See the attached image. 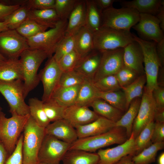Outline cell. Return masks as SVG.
<instances>
[{
	"instance_id": "1",
	"label": "cell",
	"mask_w": 164,
	"mask_h": 164,
	"mask_svg": "<svg viewBox=\"0 0 164 164\" xmlns=\"http://www.w3.org/2000/svg\"><path fill=\"white\" fill-rule=\"evenodd\" d=\"M19 60L22 65L25 98L38 85L40 81L37 72L43 61L48 58L46 53L40 49L29 48L21 54Z\"/></svg>"
},
{
	"instance_id": "2",
	"label": "cell",
	"mask_w": 164,
	"mask_h": 164,
	"mask_svg": "<svg viewBox=\"0 0 164 164\" xmlns=\"http://www.w3.org/2000/svg\"><path fill=\"white\" fill-rule=\"evenodd\" d=\"M125 129L115 126L108 131L98 135L78 138L71 144L69 149H80L94 152L97 150L114 144L120 145L128 139Z\"/></svg>"
},
{
	"instance_id": "3",
	"label": "cell",
	"mask_w": 164,
	"mask_h": 164,
	"mask_svg": "<svg viewBox=\"0 0 164 164\" xmlns=\"http://www.w3.org/2000/svg\"><path fill=\"white\" fill-rule=\"evenodd\" d=\"M12 115L7 118L4 112H0V142L9 155L15 149L30 116L29 114L21 115L15 113Z\"/></svg>"
},
{
	"instance_id": "4",
	"label": "cell",
	"mask_w": 164,
	"mask_h": 164,
	"mask_svg": "<svg viewBox=\"0 0 164 164\" xmlns=\"http://www.w3.org/2000/svg\"><path fill=\"white\" fill-rule=\"evenodd\" d=\"M23 134V164H38V152L46 135L45 128L39 125L30 116Z\"/></svg>"
},
{
	"instance_id": "5",
	"label": "cell",
	"mask_w": 164,
	"mask_h": 164,
	"mask_svg": "<svg viewBox=\"0 0 164 164\" xmlns=\"http://www.w3.org/2000/svg\"><path fill=\"white\" fill-rule=\"evenodd\" d=\"M94 50L101 52L124 48L135 41L130 31L101 27L93 33Z\"/></svg>"
},
{
	"instance_id": "6",
	"label": "cell",
	"mask_w": 164,
	"mask_h": 164,
	"mask_svg": "<svg viewBox=\"0 0 164 164\" xmlns=\"http://www.w3.org/2000/svg\"><path fill=\"white\" fill-rule=\"evenodd\" d=\"M67 24V20H60L54 28L27 39L29 48L43 50L48 59L52 57L65 36Z\"/></svg>"
},
{
	"instance_id": "7",
	"label": "cell",
	"mask_w": 164,
	"mask_h": 164,
	"mask_svg": "<svg viewBox=\"0 0 164 164\" xmlns=\"http://www.w3.org/2000/svg\"><path fill=\"white\" fill-rule=\"evenodd\" d=\"M139 18L140 13L133 9L112 6L102 11V27L130 31Z\"/></svg>"
},
{
	"instance_id": "8",
	"label": "cell",
	"mask_w": 164,
	"mask_h": 164,
	"mask_svg": "<svg viewBox=\"0 0 164 164\" xmlns=\"http://www.w3.org/2000/svg\"><path fill=\"white\" fill-rule=\"evenodd\" d=\"M135 41L140 45L143 56L144 70L146 77L145 87L152 91L159 85L158 77L159 68L161 67L156 50V43L144 40L134 35Z\"/></svg>"
},
{
	"instance_id": "9",
	"label": "cell",
	"mask_w": 164,
	"mask_h": 164,
	"mask_svg": "<svg viewBox=\"0 0 164 164\" xmlns=\"http://www.w3.org/2000/svg\"><path fill=\"white\" fill-rule=\"evenodd\" d=\"M22 80H0V93L9 105V112L21 115L29 114L28 105L25 102Z\"/></svg>"
},
{
	"instance_id": "10",
	"label": "cell",
	"mask_w": 164,
	"mask_h": 164,
	"mask_svg": "<svg viewBox=\"0 0 164 164\" xmlns=\"http://www.w3.org/2000/svg\"><path fill=\"white\" fill-rule=\"evenodd\" d=\"M71 144L46 134L39 149V163L60 164Z\"/></svg>"
},
{
	"instance_id": "11",
	"label": "cell",
	"mask_w": 164,
	"mask_h": 164,
	"mask_svg": "<svg viewBox=\"0 0 164 164\" xmlns=\"http://www.w3.org/2000/svg\"><path fill=\"white\" fill-rule=\"evenodd\" d=\"M29 48L27 39L15 29L0 32V52L6 59H19L22 53Z\"/></svg>"
},
{
	"instance_id": "12",
	"label": "cell",
	"mask_w": 164,
	"mask_h": 164,
	"mask_svg": "<svg viewBox=\"0 0 164 164\" xmlns=\"http://www.w3.org/2000/svg\"><path fill=\"white\" fill-rule=\"evenodd\" d=\"M63 72L58 63L53 56L49 58L44 67L38 74L40 80L42 83L43 93L42 101L44 102L50 100L59 85Z\"/></svg>"
},
{
	"instance_id": "13",
	"label": "cell",
	"mask_w": 164,
	"mask_h": 164,
	"mask_svg": "<svg viewBox=\"0 0 164 164\" xmlns=\"http://www.w3.org/2000/svg\"><path fill=\"white\" fill-rule=\"evenodd\" d=\"M138 111L133 125L132 132L135 138L149 123L154 121L156 105L152 94L144 87Z\"/></svg>"
},
{
	"instance_id": "14",
	"label": "cell",
	"mask_w": 164,
	"mask_h": 164,
	"mask_svg": "<svg viewBox=\"0 0 164 164\" xmlns=\"http://www.w3.org/2000/svg\"><path fill=\"white\" fill-rule=\"evenodd\" d=\"M102 52L100 64L93 82L107 76L115 75L124 66V48Z\"/></svg>"
},
{
	"instance_id": "15",
	"label": "cell",
	"mask_w": 164,
	"mask_h": 164,
	"mask_svg": "<svg viewBox=\"0 0 164 164\" xmlns=\"http://www.w3.org/2000/svg\"><path fill=\"white\" fill-rule=\"evenodd\" d=\"M132 28L144 40H151L157 43L164 39L163 32L160 27L159 22L155 15L140 13L138 22Z\"/></svg>"
},
{
	"instance_id": "16",
	"label": "cell",
	"mask_w": 164,
	"mask_h": 164,
	"mask_svg": "<svg viewBox=\"0 0 164 164\" xmlns=\"http://www.w3.org/2000/svg\"><path fill=\"white\" fill-rule=\"evenodd\" d=\"M135 138L132 133L130 137L124 143L112 148L98 150L97 153L99 160L97 164H114L123 157L128 155H131Z\"/></svg>"
},
{
	"instance_id": "17",
	"label": "cell",
	"mask_w": 164,
	"mask_h": 164,
	"mask_svg": "<svg viewBox=\"0 0 164 164\" xmlns=\"http://www.w3.org/2000/svg\"><path fill=\"white\" fill-rule=\"evenodd\" d=\"M99 117L88 107L73 104L66 108L63 119L75 128L91 123Z\"/></svg>"
},
{
	"instance_id": "18",
	"label": "cell",
	"mask_w": 164,
	"mask_h": 164,
	"mask_svg": "<svg viewBox=\"0 0 164 164\" xmlns=\"http://www.w3.org/2000/svg\"><path fill=\"white\" fill-rule=\"evenodd\" d=\"M123 60L125 66L138 75L144 74L142 51L137 42L134 41L124 48Z\"/></svg>"
},
{
	"instance_id": "19",
	"label": "cell",
	"mask_w": 164,
	"mask_h": 164,
	"mask_svg": "<svg viewBox=\"0 0 164 164\" xmlns=\"http://www.w3.org/2000/svg\"><path fill=\"white\" fill-rule=\"evenodd\" d=\"M45 132L46 134L70 144L78 139L76 128L64 119L50 123Z\"/></svg>"
},
{
	"instance_id": "20",
	"label": "cell",
	"mask_w": 164,
	"mask_h": 164,
	"mask_svg": "<svg viewBox=\"0 0 164 164\" xmlns=\"http://www.w3.org/2000/svg\"><path fill=\"white\" fill-rule=\"evenodd\" d=\"M102 52L93 50L82 57L74 69L86 79L93 82L100 66Z\"/></svg>"
},
{
	"instance_id": "21",
	"label": "cell",
	"mask_w": 164,
	"mask_h": 164,
	"mask_svg": "<svg viewBox=\"0 0 164 164\" xmlns=\"http://www.w3.org/2000/svg\"><path fill=\"white\" fill-rule=\"evenodd\" d=\"M114 127L115 122L99 116L94 121L75 128L78 138H81L105 133Z\"/></svg>"
},
{
	"instance_id": "22",
	"label": "cell",
	"mask_w": 164,
	"mask_h": 164,
	"mask_svg": "<svg viewBox=\"0 0 164 164\" xmlns=\"http://www.w3.org/2000/svg\"><path fill=\"white\" fill-rule=\"evenodd\" d=\"M85 15V0H77L67 20L65 36H74L84 26Z\"/></svg>"
},
{
	"instance_id": "23",
	"label": "cell",
	"mask_w": 164,
	"mask_h": 164,
	"mask_svg": "<svg viewBox=\"0 0 164 164\" xmlns=\"http://www.w3.org/2000/svg\"><path fill=\"white\" fill-rule=\"evenodd\" d=\"M99 160L97 153L80 149H69L64 156L62 164H97Z\"/></svg>"
},
{
	"instance_id": "24",
	"label": "cell",
	"mask_w": 164,
	"mask_h": 164,
	"mask_svg": "<svg viewBox=\"0 0 164 164\" xmlns=\"http://www.w3.org/2000/svg\"><path fill=\"white\" fill-rule=\"evenodd\" d=\"M123 7L133 9L139 13L148 14L155 15L160 8L164 5L163 0H134L131 1L119 0Z\"/></svg>"
},
{
	"instance_id": "25",
	"label": "cell",
	"mask_w": 164,
	"mask_h": 164,
	"mask_svg": "<svg viewBox=\"0 0 164 164\" xmlns=\"http://www.w3.org/2000/svg\"><path fill=\"white\" fill-rule=\"evenodd\" d=\"M86 15L84 26L93 33L99 30L102 23V11L95 0H85Z\"/></svg>"
},
{
	"instance_id": "26",
	"label": "cell",
	"mask_w": 164,
	"mask_h": 164,
	"mask_svg": "<svg viewBox=\"0 0 164 164\" xmlns=\"http://www.w3.org/2000/svg\"><path fill=\"white\" fill-rule=\"evenodd\" d=\"M75 49L81 58L94 50L93 33L85 26L74 36Z\"/></svg>"
},
{
	"instance_id": "27",
	"label": "cell",
	"mask_w": 164,
	"mask_h": 164,
	"mask_svg": "<svg viewBox=\"0 0 164 164\" xmlns=\"http://www.w3.org/2000/svg\"><path fill=\"white\" fill-rule=\"evenodd\" d=\"M23 80L22 68L19 59L6 60L0 64V80Z\"/></svg>"
},
{
	"instance_id": "28",
	"label": "cell",
	"mask_w": 164,
	"mask_h": 164,
	"mask_svg": "<svg viewBox=\"0 0 164 164\" xmlns=\"http://www.w3.org/2000/svg\"><path fill=\"white\" fill-rule=\"evenodd\" d=\"M27 19L50 28H54L60 20L54 9L45 10L29 9Z\"/></svg>"
},
{
	"instance_id": "29",
	"label": "cell",
	"mask_w": 164,
	"mask_h": 164,
	"mask_svg": "<svg viewBox=\"0 0 164 164\" xmlns=\"http://www.w3.org/2000/svg\"><path fill=\"white\" fill-rule=\"evenodd\" d=\"M93 111L99 116L115 123L123 115V112L100 98L94 100L90 105Z\"/></svg>"
},
{
	"instance_id": "30",
	"label": "cell",
	"mask_w": 164,
	"mask_h": 164,
	"mask_svg": "<svg viewBox=\"0 0 164 164\" xmlns=\"http://www.w3.org/2000/svg\"><path fill=\"white\" fill-rule=\"evenodd\" d=\"M80 85L69 87H58L50 99L65 107L74 104Z\"/></svg>"
},
{
	"instance_id": "31",
	"label": "cell",
	"mask_w": 164,
	"mask_h": 164,
	"mask_svg": "<svg viewBox=\"0 0 164 164\" xmlns=\"http://www.w3.org/2000/svg\"><path fill=\"white\" fill-rule=\"evenodd\" d=\"M141 101V97L134 99L130 103L126 112L115 123V126L122 127L125 129L128 138L132 134L133 124L137 115Z\"/></svg>"
},
{
	"instance_id": "32",
	"label": "cell",
	"mask_w": 164,
	"mask_h": 164,
	"mask_svg": "<svg viewBox=\"0 0 164 164\" xmlns=\"http://www.w3.org/2000/svg\"><path fill=\"white\" fill-rule=\"evenodd\" d=\"M98 91L93 82L86 79L80 85L74 104L90 107L91 104L97 98Z\"/></svg>"
},
{
	"instance_id": "33",
	"label": "cell",
	"mask_w": 164,
	"mask_h": 164,
	"mask_svg": "<svg viewBox=\"0 0 164 164\" xmlns=\"http://www.w3.org/2000/svg\"><path fill=\"white\" fill-rule=\"evenodd\" d=\"M146 82L145 74H143L138 76L130 84L121 88L125 97L127 110L130 103L134 99L142 97Z\"/></svg>"
},
{
	"instance_id": "34",
	"label": "cell",
	"mask_w": 164,
	"mask_h": 164,
	"mask_svg": "<svg viewBox=\"0 0 164 164\" xmlns=\"http://www.w3.org/2000/svg\"><path fill=\"white\" fill-rule=\"evenodd\" d=\"M154 121L148 124L135 138L133 148L131 156L137 155L152 143L151 139L154 128Z\"/></svg>"
},
{
	"instance_id": "35",
	"label": "cell",
	"mask_w": 164,
	"mask_h": 164,
	"mask_svg": "<svg viewBox=\"0 0 164 164\" xmlns=\"http://www.w3.org/2000/svg\"><path fill=\"white\" fill-rule=\"evenodd\" d=\"M29 114L34 121L39 126L45 128L50 123L43 107V102L36 97L29 100Z\"/></svg>"
},
{
	"instance_id": "36",
	"label": "cell",
	"mask_w": 164,
	"mask_h": 164,
	"mask_svg": "<svg viewBox=\"0 0 164 164\" xmlns=\"http://www.w3.org/2000/svg\"><path fill=\"white\" fill-rule=\"evenodd\" d=\"M164 147V142L152 143L137 155L132 156V161L134 164H150L155 161L157 152Z\"/></svg>"
},
{
	"instance_id": "37",
	"label": "cell",
	"mask_w": 164,
	"mask_h": 164,
	"mask_svg": "<svg viewBox=\"0 0 164 164\" xmlns=\"http://www.w3.org/2000/svg\"><path fill=\"white\" fill-rule=\"evenodd\" d=\"M97 97L104 100L123 112L127 110L125 97L123 91L121 90L108 92H102L98 91Z\"/></svg>"
},
{
	"instance_id": "38",
	"label": "cell",
	"mask_w": 164,
	"mask_h": 164,
	"mask_svg": "<svg viewBox=\"0 0 164 164\" xmlns=\"http://www.w3.org/2000/svg\"><path fill=\"white\" fill-rule=\"evenodd\" d=\"M29 9L25 4L22 5L9 15L4 22L10 29H16L27 19Z\"/></svg>"
},
{
	"instance_id": "39",
	"label": "cell",
	"mask_w": 164,
	"mask_h": 164,
	"mask_svg": "<svg viewBox=\"0 0 164 164\" xmlns=\"http://www.w3.org/2000/svg\"><path fill=\"white\" fill-rule=\"evenodd\" d=\"M48 28L32 20L27 19L16 30L21 36L28 39L46 31Z\"/></svg>"
},
{
	"instance_id": "40",
	"label": "cell",
	"mask_w": 164,
	"mask_h": 164,
	"mask_svg": "<svg viewBox=\"0 0 164 164\" xmlns=\"http://www.w3.org/2000/svg\"><path fill=\"white\" fill-rule=\"evenodd\" d=\"M86 79L74 70L63 71L58 87H69L80 85Z\"/></svg>"
},
{
	"instance_id": "41",
	"label": "cell",
	"mask_w": 164,
	"mask_h": 164,
	"mask_svg": "<svg viewBox=\"0 0 164 164\" xmlns=\"http://www.w3.org/2000/svg\"><path fill=\"white\" fill-rule=\"evenodd\" d=\"M43 107L50 122L63 119L64 111L66 107L59 105L51 99L43 102Z\"/></svg>"
},
{
	"instance_id": "42",
	"label": "cell",
	"mask_w": 164,
	"mask_h": 164,
	"mask_svg": "<svg viewBox=\"0 0 164 164\" xmlns=\"http://www.w3.org/2000/svg\"><path fill=\"white\" fill-rule=\"evenodd\" d=\"M93 82L98 90L102 92L116 91L121 89L115 75L107 76Z\"/></svg>"
},
{
	"instance_id": "43",
	"label": "cell",
	"mask_w": 164,
	"mask_h": 164,
	"mask_svg": "<svg viewBox=\"0 0 164 164\" xmlns=\"http://www.w3.org/2000/svg\"><path fill=\"white\" fill-rule=\"evenodd\" d=\"M77 0H55L54 9L61 20H68Z\"/></svg>"
},
{
	"instance_id": "44",
	"label": "cell",
	"mask_w": 164,
	"mask_h": 164,
	"mask_svg": "<svg viewBox=\"0 0 164 164\" xmlns=\"http://www.w3.org/2000/svg\"><path fill=\"white\" fill-rule=\"evenodd\" d=\"M75 49L74 36H65L58 45L53 56L58 62L63 56Z\"/></svg>"
},
{
	"instance_id": "45",
	"label": "cell",
	"mask_w": 164,
	"mask_h": 164,
	"mask_svg": "<svg viewBox=\"0 0 164 164\" xmlns=\"http://www.w3.org/2000/svg\"><path fill=\"white\" fill-rule=\"evenodd\" d=\"M81 57L75 49L63 56L58 62L63 71L74 70Z\"/></svg>"
},
{
	"instance_id": "46",
	"label": "cell",
	"mask_w": 164,
	"mask_h": 164,
	"mask_svg": "<svg viewBox=\"0 0 164 164\" xmlns=\"http://www.w3.org/2000/svg\"><path fill=\"white\" fill-rule=\"evenodd\" d=\"M138 75L135 71L124 66L115 75L121 88L133 82Z\"/></svg>"
},
{
	"instance_id": "47",
	"label": "cell",
	"mask_w": 164,
	"mask_h": 164,
	"mask_svg": "<svg viewBox=\"0 0 164 164\" xmlns=\"http://www.w3.org/2000/svg\"><path fill=\"white\" fill-rule=\"evenodd\" d=\"M23 134L19 137L12 154L8 158L5 164H23Z\"/></svg>"
},
{
	"instance_id": "48",
	"label": "cell",
	"mask_w": 164,
	"mask_h": 164,
	"mask_svg": "<svg viewBox=\"0 0 164 164\" xmlns=\"http://www.w3.org/2000/svg\"><path fill=\"white\" fill-rule=\"evenodd\" d=\"M55 0H28L26 4L29 9L45 10L54 9Z\"/></svg>"
},
{
	"instance_id": "49",
	"label": "cell",
	"mask_w": 164,
	"mask_h": 164,
	"mask_svg": "<svg viewBox=\"0 0 164 164\" xmlns=\"http://www.w3.org/2000/svg\"><path fill=\"white\" fill-rule=\"evenodd\" d=\"M152 94L156 105V109H164V87L158 85L153 89Z\"/></svg>"
},
{
	"instance_id": "50",
	"label": "cell",
	"mask_w": 164,
	"mask_h": 164,
	"mask_svg": "<svg viewBox=\"0 0 164 164\" xmlns=\"http://www.w3.org/2000/svg\"><path fill=\"white\" fill-rule=\"evenodd\" d=\"M164 140V123L155 122L152 138V143L163 142Z\"/></svg>"
},
{
	"instance_id": "51",
	"label": "cell",
	"mask_w": 164,
	"mask_h": 164,
	"mask_svg": "<svg viewBox=\"0 0 164 164\" xmlns=\"http://www.w3.org/2000/svg\"><path fill=\"white\" fill-rule=\"evenodd\" d=\"M20 6L9 5L0 3V22H4L9 15L18 9Z\"/></svg>"
},
{
	"instance_id": "52",
	"label": "cell",
	"mask_w": 164,
	"mask_h": 164,
	"mask_svg": "<svg viewBox=\"0 0 164 164\" xmlns=\"http://www.w3.org/2000/svg\"><path fill=\"white\" fill-rule=\"evenodd\" d=\"M156 52L161 67H163L164 63V39L156 43Z\"/></svg>"
},
{
	"instance_id": "53",
	"label": "cell",
	"mask_w": 164,
	"mask_h": 164,
	"mask_svg": "<svg viewBox=\"0 0 164 164\" xmlns=\"http://www.w3.org/2000/svg\"><path fill=\"white\" fill-rule=\"evenodd\" d=\"M116 1L115 0H95L98 8L102 11L112 7L113 3Z\"/></svg>"
},
{
	"instance_id": "54",
	"label": "cell",
	"mask_w": 164,
	"mask_h": 164,
	"mask_svg": "<svg viewBox=\"0 0 164 164\" xmlns=\"http://www.w3.org/2000/svg\"><path fill=\"white\" fill-rule=\"evenodd\" d=\"M9 155L3 145L0 142V164H5Z\"/></svg>"
},
{
	"instance_id": "55",
	"label": "cell",
	"mask_w": 164,
	"mask_h": 164,
	"mask_svg": "<svg viewBox=\"0 0 164 164\" xmlns=\"http://www.w3.org/2000/svg\"><path fill=\"white\" fill-rule=\"evenodd\" d=\"M159 20L160 22V26L161 29L164 31V5L160 8L158 12L155 15Z\"/></svg>"
},
{
	"instance_id": "56",
	"label": "cell",
	"mask_w": 164,
	"mask_h": 164,
	"mask_svg": "<svg viewBox=\"0 0 164 164\" xmlns=\"http://www.w3.org/2000/svg\"><path fill=\"white\" fill-rule=\"evenodd\" d=\"M154 120L156 122L164 123V109L161 110L156 109Z\"/></svg>"
},
{
	"instance_id": "57",
	"label": "cell",
	"mask_w": 164,
	"mask_h": 164,
	"mask_svg": "<svg viewBox=\"0 0 164 164\" xmlns=\"http://www.w3.org/2000/svg\"><path fill=\"white\" fill-rule=\"evenodd\" d=\"M132 156L130 155L122 157L114 164H134L132 160Z\"/></svg>"
},
{
	"instance_id": "58",
	"label": "cell",
	"mask_w": 164,
	"mask_h": 164,
	"mask_svg": "<svg viewBox=\"0 0 164 164\" xmlns=\"http://www.w3.org/2000/svg\"><path fill=\"white\" fill-rule=\"evenodd\" d=\"M9 29L6 24L5 22H0V32Z\"/></svg>"
},
{
	"instance_id": "59",
	"label": "cell",
	"mask_w": 164,
	"mask_h": 164,
	"mask_svg": "<svg viewBox=\"0 0 164 164\" xmlns=\"http://www.w3.org/2000/svg\"><path fill=\"white\" fill-rule=\"evenodd\" d=\"M158 164H164V153L162 152L159 155L158 160Z\"/></svg>"
},
{
	"instance_id": "60",
	"label": "cell",
	"mask_w": 164,
	"mask_h": 164,
	"mask_svg": "<svg viewBox=\"0 0 164 164\" xmlns=\"http://www.w3.org/2000/svg\"><path fill=\"white\" fill-rule=\"evenodd\" d=\"M7 60L0 52V64L2 63Z\"/></svg>"
},
{
	"instance_id": "61",
	"label": "cell",
	"mask_w": 164,
	"mask_h": 164,
	"mask_svg": "<svg viewBox=\"0 0 164 164\" xmlns=\"http://www.w3.org/2000/svg\"><path fill=\"white\" fill-rule=\"evenodd\" d=\"M2 110V108L1 107V106H0V112Z\"/></svg>"
},
{
	"instance_id": "62",
	"label": "cell",
	"mask_w": 164,
	"mask_h": 164,
	"mask_svg": "<svg viewBox=\"0 0 164 164\" xmlns=\"http://www.w3.org/2000/svg\"><path fill=\"white\" fill-rule=\"evenodd\" d=\"M39 164H44L41 163H39Z\"/></svg>"
},
{
	"instance_id": "63",
	"label": "cell",
	"mask_w": 164,
	"mask_h": 164,
	"mask_svg": "<svg viewBox=\"0 0 164 164\" xmlns=\"http://www.w3.org/2000/svg\"></svg>"
}]
</instances>
